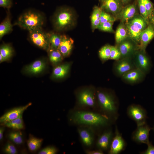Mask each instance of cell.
<instances>
[{
    "label": "cell",
    "mask_w": 154,
    "mask_h": 154,
    "mask_svg": "<svg viewBox=\"0 0 154 154\" xmlns=\"http://www.w3.org/2000/svg\"><path fill=\"white\" fill-rule=\"evenodd\" d=\"M73 123L90 126L101 127L107 125L109 118L104 115L90 111L77 110L74 112L70 117Z\"/></svg>",
    "instance_id": "cell-1"
},
{
    "label": "cell",
    "mask_w": 154,
    "mask_h": 154,
    "mask_svg": "<svg viewBox=\"0 0 154 154\" xmlns=\"http://www.w3.org/2000/svg\"><path fill=\"white\" fill-rule=\"evenodd\" d=\"M44 22V17L41 14L30 10L21 15L15 24L30 31L42 28Z\"/></svg>",
    "instance_id": "cell-2"
},
{
    "label": "cell",
    "mask_w": 154,
    "mask_h": 154,
    "mask_svg": "<svg viewBox=\"0 0 154 154\" xmlns=\"http://www.w3.org/2000/svg\"><path fill=\"white\" fill-rule=\"evenodd\" d=\"M57 12L54 21V26L56 30H65L74 26L76 17L72 10L69 8L62 7Z\"/></svg>",
    "instance_id": "cell-3"
},
{
    "label": "cell",
    "mask_w": 154,
    "mask_h": 154,
    "mask_svg": "<svg viewBox=\"0 0 154 154\" xmlns=\"http://www.w3.org/2000/svg\"><path fill=\"white\" fill-rule=\"evenodd\" d=\"M96 97L99 106L105 113L109 115L116 114L117 108L114 98L109 93L102 91H98Z\"/></svg>",
    "instance_id": "cell-4"
},
{
    "label": "cell",
    "mask_w": 154,
    "mask_h": 154,
    "mask_svg": "<svg viewBox=\"0 0 154 154\" xmlns=\"http://www.w3.org/2000/svg\"><path fill=\"white\" fill-rule=\"evenodd\" d=\"M136 68L146 75L150 71L151 66L150 59L146 54V50L139 48L132 57Z\"/></svg>",
    "instance_id": "cell-5"
},
{
    "label": "cell",
    "mask_w": 154,
    "mask_h": 154,
    "mask_svg": "<svg viewBox=\"0 0 154 154\" xmlns=\"http://www.w3.org/2000/svg\"><path fill=\"white\" fill-rule=\"evenodd\" d=\"M116 45L121 53V58H132L135 52L139 48V45L129 37Z\"/></svg>",
    "instance_id": "cell-6"
},
{
    "label": "cell",
    "mask_w": 154,
    "mask_h": 154,
    "mask_svg": "<svg viewBox=\"0 0 154 154\" xmlns=\"http://www.w3.org/2000/svg\"><path fill=\"white\" fill-rule=\"evenodd\" d=\"M29 32L30 38L34 44L45 50L49 48V33H45L42 28Z\"/></svg>",
    "instance_id": "cell-7"
},
{
    "label": "cell",
    "mask_w": 154,
    "mask_h": 154,
    "mask_svg": "<svg viewBox=\"0 0 154 154\" xmlns=\"http://www.w3.org/2000/svg\"><path fill=\"white\" fill-rule=\"evenodd\" d=\"M136 68L132 58H122L116 60L113 66L114 74L118 77H121L128 71Z\"/></svg>",
    "instance_id": "cell-8"
},
{
    "label": "cell",
    "mask_w": 154,
    "mask_h": 154,
    "mask_svg": "<svg viewBox=\"0 0 154 154\" xmlns=\"http://www.w3.org/2000/svg\"><path fill=\"white\" fill-rule=\"evenodd\" d=\"M127 113L129 116L135 122L137 126L146 124V112L141 106L134 104L131 105L127 108Z\"/></svg>",
    "instance_id": "cell-9"
},
{
    "label": "cell",
    "mask_w": 154,
    "mask_h": 154,
    "mask_svg": "<svg viewBox=\"0 0 154 154\" xmlns=\"http://www.w3.org/2000/svg\"><path fill=\"white\" fill-rule=\"evenodd\" d=\"M79 105L83 107L94 108L96 101L94 91L90 89H85L80 91L77 95Z\"/></svg>",
    "instance_id": "cell-10"
},
{
    "label": "cell",
    "mask_w": 154,
    "mask_h": 154,
    "mask_svg": "<svg viewBox=\"0 0 154 154\" xmlns=\"http://www.w3.org/2000/svg\"><path fill=\"white\" fill-rule=\"evenodd\" d=\"M100 7L102 9L116 18L123 7L120 0H101Z\"/></svg>",
    "instance_id": "cell-11"
},
{
    "label": "cell",
    "mask_w": 154,
    "mask_h": 154,
    "mask_svg": "<svg viewBox=\"0 0 154 154\" xmlns=\"http://www.w3.org/2000/svg\"><path fill=\"white\" fill-rule=\"evenodd\" d=\"M150 130V127L146 124L137 126L132 134L133 139L138 143L147 144L149 142V135Z\"/></svg>",
    "instance_id": "cell-12"
},
{
    "label": "cell",
    "mask_w": 154,
    "mask_h": 154,
    "mask_svg": "<svg viewBox=\"0 0 154 154\" xmlns=\"http://www.w3.org/2000/svg\"><path fill=\"white\" fill-rule=\"evenodd\" d=\"M32 104L29 103L26 105L14 108L5 112L0 118L1 123H5L22 116L24 112Z\"/></svg>",
    "instance_id": "cell-13"
},
{
    "label": "cell",
    "mask_w": 154,
    "mask_h": 154,
    "mask_svg": "<svg viewBox=\"0 0 154 154\" xmlns=\"http://www.w3.org/2000/svg\"><path fill=\"white\" fill-rule=\"evenodd\" d=\"M146 74L138 69L135 68L124 74L121 77L123 81L129 84L139 83L144 79Z\"/></svg>",
    "instance_id": "cell-14"
},
{
    "label": "cell",
    "mask_w": 154,
    "mask_h": 154,
    "mask_svg": "<svg viewBox=\"0 0 154 154\" xmlns=\"http://www.w3.org/2000/svg\"><path fill=\"white\" fill-rule=\"evenodd\" d=\"M91 126L79 127L78 131L82 142L86 147L91 146L94 142V135Z\"/></svg>",
    "instance_id": "cell-15"
},
{
    "label": "cell",
    "mask_w": 154,
    "mask_h": 154,
    "mask_svg": "<svg viewBox=\"0 0 154 154\" xmlns=\"http://www.w3.org/2000/svg\"><path fill=\"white\" fill-rule=\"evenodd\" d=\"M125 142L117 129L112 139L109 149V154H118L123 151L125 147Z\"/></svg>",
    "instance_id": "cell-16"
},
{
    "label": "cell",
    "mask_w": 154,
    "mask_h": 154,
    "mask_svg": "<svg viewBox=\"0 0 154 154\" xmlns=\"http://www.w3.org/2000/svg\"><path fill=\"white\" fill-rule=\"evenodd\" d=\"M137 10L134 3L127 5L123 7L116 17L120 22L125 23L137 14Z\"/></svg>",
    "instance_id": "cell-17"
},
{
    "label": "cell",
    "mask_w": 154,
    "mask_h": 154,
    "mask_svg": "<svg viewBox=\"0 0 154 154\" xmlns=\"http://www.w3.org/2000/svg\"><path fill=\"white\" fill-rule=\"evenodd\" d=\"M154 37V26L150 23L141 33L139 48L145 50L147 45Z\"/></svg>",
    "instance_id": "cell-18"
},
{
    "label": "cell",
    "mask_w": 154,
    "mask_h": 154,
    "mask_svg": "<svg viewBox=\"0 0 154 154\" xmlns=\"http://www.w3.org/2000/svg\"><path fill=\"white\" fill-rule=\"evenodd\" d=\"M113 138V134L111 131H105L98 137L96 143L97 147L103 151L109 149Z\"/></svg>",
    "instance_id": "cell-19"
},
{
    "label": "cell",
    "mask_w": 154,
    "mask_h": 154,
    "mask_svg": "<svg viewBox=\"0 0 154 154\" xmlns=\"http://www.w3.org/2000/svg\"><path fill=\"white\" fill-rule=\"evenodd\" d=\"M74 41L71 38L65 35H61L60 43L58 48L63 57L68 56L72 48Z\"/></svg>",
    "instance_id": "cell-20"
},
{
    "label": "cell",
    "mask_w": 154,
    "mask_h": 154,
    "mask_svg": "<svg viewBox=\"0 0 154 154\" xmlns=\"http://www.w3.org/2000/svg\"><path fill=\"white\" fill-rule=\"evenodd\" d=\"M45 63L41 60H37L27 66L25 68L26 72L31 74H37L42 72L45 67Z\"/></svg>",
    "instance_id": "cell-21"
},
{
    "label": "cell",
    "mask_w": 154,
    "mask_h": 154,
    "mask_svg": "<svg viewBox=\"0 0 154 154\" xmlns=\"http://www.w3.org/2000/svg\"><path fill=\"white\" fill-rule=\"evenodd\" d=\"M70 66V63H66L56 66L53 70L52 77L55 79L64 78L68 73Z\"/></svg>",
    "instance_id": "cell-22"
},
{
    "label": "cell",
    "mask_w": 154,
    "mask_h": 154,
    "mask_svg": "<svg viewBox=\"0 0 154 154\" xmlns=\"http://www.w3.org/2000/svg\"><path fill=\"white\" fill-rule=\"evenodd\" d=\"M125 23L127 29L129 37L139 45L142 31L136 27L127 22Z\"/></svg>",
    "instance_id": "cell-23"
},
{
    "label": "cell",
    "mask_w": 154,
    "mask_h": 154,
    "mask_svg": "<svg viewBox=\"0 0 154 154\" xmlns=\"http://www.w3.org/2000/svg\"><path fill=\"white\" fill-rule=\"evenodd\" d=\"M129 37L127 28L125 23L120 22L115 33V39L116 44Z\"/></svg>",
    "instance_id": "cell-24"
},
{
    "label": "cell",
    "mask_w": 154,
    "mask_h": 154,
    "mask_svg": "<svg viewBox=\"0 0 154 154\" xmlns=\"http://www.w3.org/2000/svg\"><path fill=\"white\" fill-rule=\"evenodd\" d=\"M102 11L100 7L95 6L93 8L91 17L92 28L93 31L97 29L100 24V15Z\"/></svg>",
    "instance_id": "cell-25"
},
{
    "label": "cell",
    "mask_w": 154,
    "mask_h": 154,
    "mask_svg": "<svg viewBox=\"0 0 154 154\" xmlns=\"http://www.w3.org/2000/svg\"><path fill=\"white\" fill-rule=\"evenodd\" d=\"M127 22L136 27L142 31L149 25L145 19L140 14H138Z\"/></svg>",
    "instance_id": "cell-26"
},
{
    "label": "cell",
    "mask_w": 154,
    "mask_h": 154,
    "mask_svg": "<svg viewBox=\"0 0 154 154\" xmlns=\"http://www.w3.org/2000/svg\"><path fill=\"white\" fill-rule=\"evenodd\" d=\"M43 139L31 135L27 141V145L29 149L32 152L38 150L41 146Z\"/></svg>",
    "instance_id": "cell-27"
},
{
    "label": "cell",
    "mask_w": 154,
    "mask_h": 154,
    "mask_svg": "<svg viewBox=\"0 0 154 154\" xmlns=\"http://www.w3.org/2000/svg\"><path fill=\"white\" fill-rule=\"evenodd\" d=\"M13 26L9 16L2 22L0 25V38L1 39L5 35L12 31Z\"/></svg>",
    "instance_id": "cell-28"
},
{
    "label": "cell",
    "mask_w": 154,
    "mask_h": 154,
    "mask_svg": "<svg viewBox=\"0 0 154 154\" xmlns=\"http://www.w3.org/2000/svg\"><path fill=\"white\" fill-rule=\"evenodd\" d=\"M61 35L58 34H49L50 48L58 49L61 42Z\"/></svg>",
    "instance_id": "cell-29"
},
{
    "label": "cell",
    "mask_w": 154,
    "mask_h": 154,
    "mask_svg": "<svg viewBox=\"0 0 154 154\" xmlns=\"http://www.w3.org/2000/svg\"><path fill=\"white\" fill-rule=\"evenodd\" d=\"M4 124L8 127L14 129H20L24 127L22 116L8 121Z\"/></svg>",
    "instance_id": "cell-30"
},
{
    "label": "cell",
    "mask_w": 154,
    "mask_h": 154,
    "mask_svg": "<svg viewBox=\"0 0 154 154\" xmlns=\"http://www.w3.org/2000/svg\"><path fill=\"white\" fill-rule=\"evenodd\" d=\"M49 51V58L51 63L55 64L62 61L63 56L58 49L50 48Z\"/></svg>",
    "instance_id": "cell-31"
},
{
    "label": "cell",
    "mask_w": 154,
    "mask_h": 154,
    "mask_svg": "<svg viewBox=\"0 0 154 154\" xmlns=\"http://www.w3.org/2000/svg\"><path fill=\"white\" fill-rule=\"evenodd\" d=\"M13 48L8 44H3L0 47V54L2 56L5 61L10 58L13 54Z\"/></svg>",
    "instance_id": "cell-32"
},
{
    "label": "cell",
    "mask_w": 154,
    "mask_h": 154,
    "mask_svg": "<svg viewBox=\"0 0 154 154\" xmlns=\"http://www.w3.org/2000/svg\"><path fill=\"white\" fill-rule=\"evenodd\" d=\"M111 46L106 44L102 47L99 52V57L101 59L105 61L110 59Z\"/></svg>",
    "instance_id": "cell-33"
},
{
    "label": "cell",
    "mask_w": 154,
    "mask_h": 154,
    "mask_svg": "<svg viewBox=\"0 0 154 154\" xmlns=\"http://www.w3.org/2000/svg\"><path fill=\"white\" fill-rule=\"evenodd\" d=\"M8 137L9 139L16 144L20 145L23 142L22 134L20 131L10 132Z\"/></svg>",
    "instance_id": "cell-34"
},
{
    "label": "cell",
    "mask_w": 154,
    "mask_h": 154,
    "mask_svg": "<svg viewBox=\"0 0 154 154\" xmlns=\"http://www.w3.org/2000/svg\"><path fill=\"white\" fill-rule=\"evenodd\" d=\"M116 18L111 14L102 10L101 15L100 24L107 22H115Z\"/></svg>",
    "instance_id": "cell-35"
},
{
    "label": "cell",
    "mask_w": 154,
    "mask_h": 154,
    "mask_svg": "<svg viewBox=\"0 0 154 154\" xmlns=\"http://www.w3.org/2000/svg\"><path fill=\"white\" fill-rule=\"evenodd\" d=\"M114 22H107L100 24L98 27V29L105 32L114 33L113 29Z\"/></svg>",
    "instance_id": "cell-36"
},
{
    "label": "cell",
    "mask_w": 154,
    "mask_h": 154,
    "mask_svg": "<svg viewBox=\"0 0 154 154\" xmlns=\"http://www.w3.org/2000/svg\"><path fill=\"white\" fill-rule=\"evenodd\" d=\"M140 15L145 19L147 23H150L147 11L141 0H137Z\"/></svg>",
    "instance_id": "cell-37"
},
{
    "label": "cell",
    "mask_w": 154,
    "mask_h": 154,
    "mask_svg": "<svg viewBox=\"0 0 154 154\" xmlns=\"http://www.w3.org/2000/svg\"><path fill=\"white\" fill-rule=\"evenodd\" d=\"M121 53L116 45L111 46L110 59L117 60L121 59Z\"/></svg>",
    "instance_id": "cell-38"
},
{
    "label": "cell",
    "mask_w": 154,
    "mask_h": 154,
    "mask_svg": "<svg viewBox=\"0 0 154 154\" xmlns=\"http://www.w3.org/2000/svg\"><path fill=\"white\" fill-rule=\"evenodd\" d=\"M141 1L147 11L149 19L154 10L153 4L150 0H141Z\"/></svg>",
    "instance_id": "cell-39"
},
{
    "label": "cell",
    "mask_w": 154,
    "mask_h": 154,
    "mask_svg": "<svg viewBox=\"0 0 154 154\" xmlns=\"http://www.w3.org/2000/svg\"><path fill=\"white\" fill-rule=\"evenodd\" d=\"M4 152L7 154H16L17 153V149L15 146L10 143H7L3 148Z\"/></svg>",
    "instance_id": "cell-40"
},
{
    "label": "cell",
    "mask_w": 154,
    "mask_h": 154,
    "mask_svg": "<svg viewBox=\"0 0 154 154\" xmlns=\"http://www.w3.org/2000/svg\"><path fill=\"white\" fill-rule=\"evenodd\" d=\"M57 149L54 146H48L40 150L39 154H55L57 152Z\"/></svg>",
    "instance_id": "cell-41"
},
{
    "label": "cell",
    "mask_w": 154,
    "mask_h": 154,
    "mask_svg": "<svg viewBox=\"0 0 154 154\" xmlns=\"http://www.w3.org/2000/svg\"><path fill=\"white\" fill-rule=\"evenodd\" d=\"M12 3L13 0H0V6L9 9L11 7Z\"/></svg>",
    "instance_id": "cell-42"
},
{
    "label": "cell",
    "mask_w": 154,
    "mask_h": 154,
    "mask_svg": "<svg viewBox=\"0 0 154 154\" xmlns=\"http://www.w3.org/2000/svg\"><path fill=\"white\" fill-rule=\"evenodd\" d=\"M147 148L145 151L141 153L142 154H154V146L149 142L147 144Z\"/></svg>",
    "instance_id": "cell-43"
},
{
    "label": "cell",
    "mask_w": 154,
    "mask_h": 154,
    "mask_svg": "<svg viewBox=\"0 0 154 154\" xmlns=\"http://www.w3.org/2000/svg\"><path fill=\"white\" fill-rule=\"evenodd\" d=\"M87 154H103V151L101 150L98 149L96 150H87L85 152Z\"/></svg>",
    "instance_id": "cell-44"
},
{
    "label": "cell",
    "mask_w": 154,
    "mask_h": 154,
    "mask_svg": "<svg viewBox=\"0 0 154 154\" xmlns=\"http://www.w3.org/2000/svg\"><path fill=\"white\" fill-rule=\"evenodd\" d=\"M149 21L150 23L152 24L154 26V10L149 19Z\"/></svg>",
    "instance_id": "cell-45"
},
{
    "label": "cell",
    "mask_w": 154,
    "mask_h": 154,
    "mask_svg": "<svg viewBox=\"0 0 154 154\" xmlns=\"http://www.w3.org/2000/svg\"><path fill=\"white\" fill-rule=\"evenodd\" d=\"M5 130V128L3 127H0V140L1 141L3 137V133Z\"/></svg>",
    "instance_id": "cell-46"
},
{
    "label": "cell",
    "mask_w": 154,
    "mask_h": 154,
    "mask_svg": "<svg viewBox=\"0 0 154 154\" xmlns=\"http://www.w3.org/2000/svg\"><path fill=\"white\" fill-rule=\"evenodd\" d=\"M123 5L124 6L128 4L130 0H120Z\"/></svg>",
    "instance_id": "cell-47"
},
{
    "label": "cell",
    "mask_w": 154,
    "mask_h": 154,
    "mask_svg": "<svg viewBox=\"0 0 154 154\" xmlns=\"http://www.w3.org/2000/svg\"><path fill=\"white\" fill-rule=\"evenodd\" d=\"M5 61V60L2 57V56H1V54H0V63L2 62L3 61Z\"/></svg>",
    "instance_id": "cell-48"
},
{
    "label": "cell",
    "mask_w": 154,
    "mask_h": 154,
    "mask_svg": "<svg viewBox=\"0 0 154 154\" xmlns=\"http://www.w3.org/2000/svg\"><path fill=\"white\" fill-rule=\"evenodd\" d=\"M152 129L153 131H154V126L153 127Z\"/></svg>",
    "instance_id": "cell-49"
},
{
    "label": "cell",
    "mask_w": 154,
    "mask_h": 154,
    "mask_svg": "<svg viewBox=\"0 0 154 154\" xmlns=\"http://www.w3.org/2000/svg\"><path fill=\"white\" fill-rule=\"evenodd\" d=\"M100 0V1H101V0Z\"/></svg>",
    "instance_id": "cell-50"
}]
</instances>
